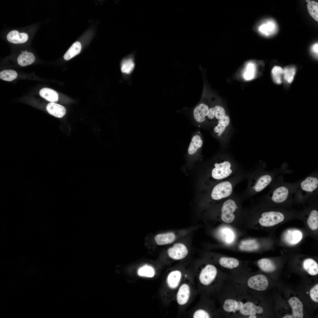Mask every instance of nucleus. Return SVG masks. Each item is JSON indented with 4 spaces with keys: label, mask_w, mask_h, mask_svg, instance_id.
Wrapping results in <instances>:
<instances>
[{
    "label": "nucleus",
    "mask_w": 318,
    "mask_h": 318,
    "mask_svg": "<svg viewBox=\"0 0 318 318\" xmlns=\"http://www.w3.org/2000/svg\"><path fill=\"white\" fill-rule=\"evenodd\" d=\"M6 38L8 41L14 44L23 43L26 42L28 38L27 34L25 33H19L16 30L9 32Z\"/></svg>",
    "instance_id": "aec40b11"
},
{
    "label": "nucleus",
    "mask_w": 318,
    "mask_h": 318,
    "mask_svg": "<svg viewBox=\"0 0 318 318\" xmlns=\"http://www.w3.org/2000/svg\"><path fill=\"white\" fill-rule=\"evenodd\" d=\"M193 317L194 318H210V316L209 314L205 310L199 309L194 312Z\"/></svg>",
    "instance_id": "e433bc0d"
},
{
    "label": "nucleus",
    "mask_w": 318,
    "mask_h": 318,
    "mask_svg": "<svg viewBox=\"0 0 318 318\" xmlns=\"http://www.w3.org/2000/svg\"><path fill=\"white\" fill-rule=\"evenodd\" d=\"M283 318H292V316L291 315H286L284 316L283 317Z\"/></svg>",
    "instance_id": "a19ab883"
},
{
    "label": "nucleus",
    "mask_w": 318,
    "mask_h": 318,
    "mask_svg": "<svg viewBox=\"0 0 318 318\" xmlns=\"http://www.w3.org/2000/svg\"><path fill=\"white\" fill-rule=\"evenodd\" d=\"M265 168V167H259L246 173L245 178L247 183L242 195L243 198L254 196L261 192L269 186L278 175L292 172L284 167L272 171L266 170Z\"/></svg>",
    "instance_id": "f03ea898"
},
{
    "label": "nucleus",
    "mask_w": 318,
    "mask_h": 318,
    "mask_svg": "<svg viewBox=\"0 0 318 318\" xmlns=\"http://www.w3.org/2000/svg\"><path fill=\"white\" fill-rule=\"evenodd\" d=\"M249 287L253 289L263 291L268 286V281L266 276L262 274H258L250 278L248 281Z\"/></svg>",
    "instance_id": "9b49d317"
},
{
    "label": "nucleus",
    "mask_w": 318,
    "mask_h": 318,
    "mask_svg": "<svg viewBox=\"0 0 318 318\" xmlns=\"http://www.w3.org/2000/svg\"><path fill=\"white\" fill-rule=\"evenodd\" d=\"M271 73L274 82L277 84L281 83L282 77L283 75V69L282 68L279 66H275L272 70Z\"/></svg>",
    "instance_id": "72a5a7b5"
},
{
    "label": "nucleus",
    "mask_w": 318,
    "mask_h": 318,
    "mask_svg": "<svg viewBox=\"0 0 318 318\" xmlns=\"http://www.w3.org/2000/svg\"><path fill=\"white\" fill-rule=\"evenodd\" d=\"M294 183V199L303 201L317 198L318 194L317 170L313 172Z\"/></svg>",
    "instance_id": "20e7f679"
},
{
    "label": "nucleus",
    "mask_w": 318,
    "mask_h": 318,
    "mask_svg": "<svg viewBox=\"0 0 318 318\" xmlns=\"http://www.w3.org/2000/svg\"><path fill=\"white\" fill-rule=\"evenodd\" d=\"M259 247V245L257 241L250 244L243 245L241 244L239 246V249L243 251H252L257 250Z\"/></svg>",
    "instance_id": "c9c22d12"
},
{
    "label": "nucleus",
    "mask_w": 318,
    "mask_h": 318,
    "mask_svg": "<svg viewBox=\"0 0 318 318\" xmlns=\"http://www.w3.org/2000/svg\"><path fill=\"white\" fill-rule=\"evenodd\" d=\"M307 8L311 16L316 21H318V3L314 1H309L307 4Z\"/></svg>",
    "instance_id": "2f4dec72"
},
{
    "label": "nucleus",
    "mask_w": 318,
    "mask_h": 318,
    "mask_svg": "<svg viewBox=\"0 0 318 318\" xmlns=\"http://www.w3.org/2000/svg\"><path fill=\"white\" fill-rule=\"evenodd\" d=\"M182 273L180 270L172 271L168 275L167 283L168 287L172 289L176 288L178 286L182 277Z\"/></svg>",
    "instance_id": "412c9836"
},
{
    "label": "nucleus",
    "mask_w": 318,
    "mask_h": 318,
    "mask_svg": "<svg viewBox=\"0 0 318 318\" xmlns=\"http://www.w3.org/2000/svg\"><path fill=\"white\" fill-rule=\"evenodd\" d=\"M256 316L255 315H249V318H256Z\"/></svg>",
    "instance_id": "79ce46f5"
},
{
    "label": "nucleus",
    "mask_w": 318,
    "mask_h": 318,
    "mask_svg": "<svg viewBox=\"0 0 318 318\" xmlns=\"http://www.w3.org/2000/svg\"><path fill=\"white\" fill-rule=\"evenodd\" d=\"M196 225L184 228L172 230L158 234L154 237L156 244L158 245L171 244L184 237L192 233L198 228Z\"/></svg>",
    "instance_id": "423d86ee"
},
{
    "label": "nucleus",
    "mask_w": 318,
    "mask_h": 318,
    "mask_svg": "<svg viewBox=\"0 0 318 318\" xmlns=\"http://www.w3.org/2000/svg\"><path fill=\"white\" fill-rule=\"evenodd\" d=\"M208 170L204 180L206 190L242 170L231 157L222 153L213 160Z\"/></svg>",
    "instance_id": "f257e3e1"
},
{
    "label": "nucleus",
    "mask_w": 318,
    "mask_h": 318,
    "mask_svg": "<svg viewBox=\"0 0 318 318\" xmlns=\"http://www.w3.org/2000/svg\"><path fill=\"white\" fill-rule=\"evenodd\" d=\"M135 63L133 59L131 57L123 59L121 63V72L125 74H129L133 70Z\"/></svg>",
    "instance_id": "cd10ccee"
},
{
    "label": "nucleus",
    "mask_w": 318,
    "mask_h": 318,
    "mask_svg": "<svg viewBox=\"0 0 318 318\" xmlns=\"http://www.w3.org/2000/svg\"><path fill=\"white\" fill-rule=\"evenodd\" d=\"M258 264L260 269L265 272H272L276 269V266L274 263L267 258H263L259 260L258 261Z\"/></svg>",
    "instance_id": "393cba45"
},
{
    "label": "nucleus",
    "mask_w": 318,
    "mask_h": 318,
    "mask_svg": "<svg viewBox=\"0 0 318 318\" xmlns=\"http://www.w3.org/2000/svg\"><path fill=\"white\" fill-rule=\"evenodd\" d=\"M256 65L253 63L250 62L247 64L246 67V70L244 74V77L246 80L252 79L255 75Z\"/></svg>",
    "instance_id": "473e14b6"
},
{
    "label": "nucleus",
    "mask_w": 318,
    "mask_h": 318,
    "mask_svg": "<svg viewBox=\"0 0 318 318\" xmlns=\"http://www.w3.org/2000/svg\"><path fill=\"white\" fill-rule=\"evenodd\" d=\"M138 273L140 276L152 278L154 276L155 271L154 268L152 266L146 265L139 268L138 270Z\"/></svg>",
    "instance_id": "c756f323"
},
{
    "label": "nucleus",
    "mask_w": 318,
    "mask_h": 318,
    "mask_svg": "<svg viewBox=\"0 0 318 318\" xmlns=\"http://www.w3.org/2000/svg\"><path fill=\"white\" fill-rule=\"evenodd\" d=\"M226 115L224 109L221 106L216 105L209 107L207 121L208 122L213 123L215 125Z\"/></svg>",
    "instance_id": "ddd939ff"
},
{
    "label": "nucleus",
    "mask_w": 318,
    "mask_h": 318,
    "mask_svg": "<svg viewBox=\"0 0 318 318\" xmlns=\"http://www.w3.org/2000/svg\"><path fill=\"white\" fill-rule=\"evenodd\" d=\"M48 112L50 115L58 118H61L66 114V110L63 106L54 102L49 103L46 107Z\"/></svg>",
    "instance_id": "6ab92c4d"
},
{
    "label": "nucleus",
    "mask_w": 318,
    "mask_h": 318,
    "mask_svg": "<svg viewBox=\"0 0 318 318\" xmlns=\"http://www.w3.org/2000/svg\"><path fill=\"white\" fill-rule=\"evenodd\" d=\"M209 107L205 103H199L194 108L193 115L195 121L198 123L203 124L206 122Z\"/></svg>",
    "instance_id": "f8f14e48"
},
{
    "label": "nucleus",
    "mask_w": 318,
    "mask_h": 318,
    "mask_svg": "<svg viewBox=\"0 0 318 318\" xmlns=\"http://www.w3.org/2000/svg\"><path fill=\"white\" fill-rule=\"evenodd\" d=\"M39 94L41 97L51 102H54L58 101V93L51 89L43 88L40 90Z\"/></svg>",
    "instance_id": "5701e85b"
},
{
    "label": "nucleus",
    "mask_w": 318,
    "mask_h": 318,
    "mask_svg": "<svg viewBox=\"0 0 318 318\" xmlns=\"http://www.w3.org/2000/svg\"><path fill=\"white\" fill-rule=\"evenodd\" d=\"M306 1H307V2H309V1H309H309H307V0H306Z\"/></svg>",
    "instance_id": "37998d69"
},
{
    "label": "nucleus",
    "mask_w": 318,
    "mask_h": 318,
    "mask_svg": "<svg viewBox=\"0 0 318 318\" xmlns=\"http://www.w3.org/2000/svg\"><path fill=\"white\" fill-rule=\"evenodd\" d=\"M223 308L227 312L239 311L241 314L246 316L256 315V313L261 314L263 312L261 307L256 306L251 302L244 304L241 302L230 299H227L224 301Z\"/></svg>",
    "instance_id": "39448f33"
},
{
    "label": "nucleus",
    "mask_w": 318,
    "mask_h": 318,
    "mask_svg": "<svg viewBox=\"0 0 318 318\" xmlns=\"http://www.w3.org/2000/svg\"><path fill=\"white\" fill-rule=\"evenodd\" d=\"M242 196L234 193L223 200L220 208V216L223 221L230 223L234 221L235 213L238 208L237 201Z\"/></svg>",
    "instance_id": "6e6552de"
},
{
    "label": "nucleus",
    "mask_w": 318,
    "mask_h": 318,
    "mask_svg": "<svg viewBox=\"0 0 318 318\" xmlns=\"http://www.w3.org/2000/svg\"><path fill=\"white\" fill-rule=\"evenodd\" d=\"M301 231L296 229H290L286 230L283 234V239L286 244L290 245H295L300 242L302 238Z\"/></svg>",
    "instance_id": "4468645a"
},
{
    "label": "nucleus",
    "mask_w": 318,
    "mask_h": 318,
    "mask_svg": "<svg viewBox=\"0 0 318 318\" xmlns=\"http://www.w3.org/2000/svg\"><path fill=\"white\" fill-rule=\"evenodd\" d=\"M17 76V72L13 70H4L0 72V79L6 81H12L16 79Z\"/></svg>",
    "instance_id": "7c9ffc66"
},
{
    "label": "nucleus",
    "mask_w": 318,
    "mask_h": 318,
    "mask_svg": "<svg viewBox=\"0 0 318 318\" xmlns=\"http://www.w3.org/2000/svg\"><path fill=\"white\" fill-rule=\"evenodd\" d=\"M256 241H257L255 239H247L241 241V244L246 245L252 243Z\"/></svg>",
    "instance_id": "58836bf2"
},
{
    "label": "nucleus",
    "mask_w": 318,
    "mask_h": 318,
    "mask_svg": "<svg viewBox=\"0 0 318 318\" xmlns=\"http://www.w3.org/2000/svg\"><path fill=\"white\" fill-rule=\"evenodd\" d=\"M304 269L310 275L314 276L318 274V264L314 259L308 258L303 262Z\"/></svg>",
    "instance_id": "b1692460"
},
{
    "label": "nucleus",
    "mask_w": 318,
    "mask_h": 318,
    "mask_svg": "<svg viewBox=\"0 0 318 318\" xmlns=\"http://www.w3.org/2000/svg\"><path fill=\"white\" fill-rule=\"evenodd\" d=\"M318 43H316L314 44L312 47V52L315 54L316 55H318Z\"/></svg>",
    "instance_id": "ea45409f"
},
{
    "label": "nucleus",
    "mask_w": 318,
    "mask_h": 318,
    "mask_svg": "<svg viewBox=\"0 0 318 318\" xmlns=\"http://www.w3.org/2000/svg\"><path fill=\"white\" fill-rule=\"evenodd\" d=\"M190 295V289L186 283L182 284L179 287L176 294V301L178 304H185L188 301Z\"/></svg>",
    "instance_id": "f3484780"
},
{
    "label": "nucleus",
    "mask_w": 318,
    "mask_h": 318,
    "mask_svg": "<svg viewBox=\"0 0 318 318\" xmlns=\"http://www.w3.org/2000/svg\"><path fill=\"white\" fill-rule=\"evenodd\" d=\"M217 272L216 267L211 264L206 265L201 270L199 279L201 283L204 285L210 284L215 279Z\"/></svg>",
    "instance_id": "9d476101"
},
{
    "label": "nucleus",
    "mask_w": 318,
    "mask_h": 318,
    "mask_svg": "<svg viewBox=\"0 0 318 318\" xmlns=\"http://www.w3.org/2000/svg\"><path fill=\"white\" fill-rule=\"evenodd\" d=\"M21 53L19 54L17 58V62L20 66H26L33 63L35 60V56L31 52H28L27 51H21Z\"/></svg>",
    "instance_id": "4be33fe9"
},
{
    "label": "nucleus",
    "mask_w": 318,
    "mask_h": 318,
    "mask_svg": "<svg viewBox=\"0 0 318 318\" xmlns=\"http://www.w3.org/2000/svg\"><path fill=\"white\" fill-rule=\"evenodd\" d=\"M81 45L80 43L77 42L74 43L69 48L64 55V58L66 60H68L80 52Z\"/></svg>",
    "instance_id": "bb28decb"
},
{
    "label": "nucleus",
    "mask_w": 318,
    "mask_h": 318,
    "mask_svg": "<svg viewBox=\"0 0 318 318\" xmlns=\"http://www.w3.org/2000/svg\"><path fill=\"white\" fill-rule=\"evenodd\" d=\"M203 145V140L201 134L197 132L192 137L188 149L189 155H193L200 151Z\"/></svg>",
    "instance_id": "2eb2a0df"
},
{
    "label": "nucleus",
    "mask_w": 318,
    "mask_h": 318,
    "mask_svg": "<svg viewBox=\"0 0 318 318\" xmlns=\"http://www.w3.org/2000/svg\"><path fill=\"white\" fill-rule=\"evenodd\" d=\"M284 218V215L282 212L271 210L262 212L259 221L261 225L270 227L282 222Z\"/></svg>",
    "instance_id": "1a4fd4ad"
},
{
    "label": "nucleus",
    "mask_w": 318,
    "mask_h": 318,
    "mask_svg": "<svg viewBox=\"0 0 318 318\" xmlns=\"http://www.w3.org/2000/svg\"><path fill=\"white\" fill-rule=\"evenodd\" d=\"M310 295L314 301L318 302V284L314 286L310 290Z\"/></svg>",
    "instance_id": "4c0bfd02"
},
{
    "label": "nucleus",
    "mask_w": 318,
    "mask_h": 318,
    "mask_svg": "<svg viewBox=\"0 0 318 318\" xmlns=\"http://www.w3.org/2000/svg\"><path fill=\"white\" fill-rule=\"evenodd\" d=\"M288 302L292 309V318H303V306L301 301L297 297H293L289 300Z\"/></svg>",
    "instance_id": "a211bd4d"
},
{
    "label": "nucleus",
    "mask_w": 318,
    "mask_h": 318,
    "mask_svg": "<svg viewBox=\"0 0 318 318\" xmlns=\"http://www.w3.org/2000/svg\"><path fill=\"white\" fill-rule=\"evenodd\" d=\"M191 234L171 244L167 250V254L170 259L180 260L187 256L191 246Z\"/></svg>",
    "instance_id": "0eeeda50"
},
{
    "label": "nucleus",
    "mask_w": 318,
    "mask_h": 318,
    "mask_svg": "<svg viewBox=\"0 0 318 318\" xmlns=\"http://www.w3.org/2000/svg\"><path fill=\"white\" fill-rule=\"evenodd\" d=\"M296 69L293 67H286L283 70L284 79L289 83L293 81Z\"/></svg>",
    "instance_id": "f704fd0d"
},
{
    "label": "nucleus",
    "mask_w": 318,
    "mask_h": 318,
    "mask_svg": "<svg viewBox=\"0 0 318 318\" xmlns=\"http://www.w3.org/2000/svg\"><path fill=\"white\" fill-rule=\"evenodd\" d=\"M307 223L309 228L312 230L318 228V211L316 209L312 210L310 212Z\"/></svg>",
    "instance_id": "a878e982"
},
{
    "label": "nucleus",
    "mask_w": 318,
    "mask_h": 318,
    "mask_svg": "<svg viewBox=\"0 0 318 318\" xmlns=\"http://www.w3.org/2000/svg\"><path fill=\"white\" fill-rule=\"evenodd\" d=\"M277 26L274 21L268 20L261 23L258 26V30L263 35L269 36L277 32Z\"/></svg>",
    "instance_id": "dca6fc26"
},
{
    "label": "nucleus",
    "mask_w": 318,
    "mask_h": 318,
    "mask_svg": "<svg viewBox=\"0 0 318 318\" xmlns=\"http://www.w3.org/2000/svg\"><path fill=\"white\" fill-rule=\"evenodd\" d=\"M269 186V191L263 196L266 201L281 204L293 199L295 183L284 181L282 175L276 177Z\"/></svg>",
    "instance_id": "7ed1b4c3"
},
{
    "label": "nucleus",
    "mask_w": 318,
    "mask_h": 318,
    "mask_svg": "<svg viewBox=\"0 0 318 318\" xmlns=\"http://www.w3.org/2000/svg\"><path fill=\"white\" fill-rule=\"evenodd\" d=\"M219 263L222 266L231 269L237 267L239 265L238 260L233 258L221 257Z\"/></svg>",
    "instance_id": "c85d7f7f"
}]
</instances>
